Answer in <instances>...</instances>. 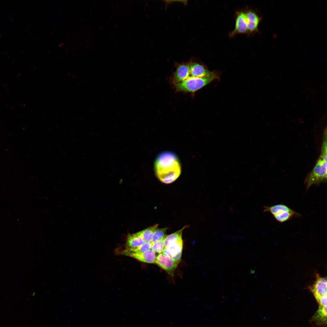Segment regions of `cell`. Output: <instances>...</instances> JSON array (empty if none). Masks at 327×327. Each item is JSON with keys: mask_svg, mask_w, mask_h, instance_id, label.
Here are the masks:
<instances>
[{"mask_svg": "<svg viewBox=\"0 0 327 327\" xmlns=\"http://www.w3.org/2000/svg\"><path fill=\"white\" fill-rule=\"evenodd\" d=\"M154 169L157 178L162 183L168 184L174 182L180 175L181 164L175 153L166 151L159 153L156 158Z\"/></svg>", "mask_w": 327, "mask_h": 327, "instance_id": "1", "label": "cell"}, {"mask_svg": "<svg viewBox=\"0 0 327 327\" xmlns=\"http://www.w3.org/2000/svg\"><path fill=\"white\" fill-rule=\"evenodd\" d=\"M327 138L326 127L323 134L320 155L314 167L308 174L304 181L307 190L312 185L317 186L327 181Z\"/></svg>", "mask_w": 327, "mask_h": 327, "instance_id": "2", "label": "cell"}, {"mask_svg": "<svg viewBox=\"0 0 327 327\" xmlns=\"http://www.w3.org/2000/svg\"><path fill=\"white\" fill-rule=\"evenodd\" d=\"M217 78L216 74L213 72L211 75L207 77L201 78L189 77L181 82L173 84L177 91L193 93Z\"/></svg>", "mask_w": 327, "mask_h": 327, "instance_id": "3", "label": "cell"}, {"mask_svg": "<svg viewBox=\"0 0 327 327\" xmlns=\"http://www.w3.org/2000/svg\"><path fill=\"white\" fill-rule=\"evenodd\" d=\"M263 212H268L277 221L283 223L294 217H300L301 215L287 206L282 204L263 206Z\"/></svg>", "mask_w": 327, "mask_h": 327, "instance_id": "4", "label": "cell"}, {"mask_svg": "<svg viewBox=\"0 0 327 327\" xmlns=\"http://www.w3.org/2000/svg\"><path fill=\"white\" fill-rule=\"evenodd\" d=\"M179 263L170 256L162 253L156 257L155 264L172 276H173Z\"/></svg>", "mask_w": 327, "mask_h": 327, "instance_id": "5", "label": "cell"}, {"mask_svg": "<svg viewBox=\"0 0 327 327\" xmlns=\"http://www.w3.org/2000/svg\"><path fill=\"white\" fill-rule=\"evenodd\" d=\"M316 279L313 283L307 289L312 293L315 299L327 295V279L321 277L319 274H315Z\"/></svg>", "mask_w": 327, "mask_h": 327, "instance_id": "6", "label": "cell"}, {"mask_svg": "<svg viewBox=\"0 0 327 327\" xmlns=\"http://www.w3.org/2000/svg\"><path fill=\"white\" fill-rule=\"evenodd\" d=\"M247 22L245 11H238L235 15V28L229 34L230 38L239 34H247Z\"/></svg>", "mask_w": 327, "mask_h": 327, "instance_id": "7", "label": "cell"}, {"mask_svg": "<svg viewBox=\"0 0 327 327\" xmlns=\"http://www.w3.org/2000/svg\"><path fill=\"white\" fill-rule=\"evenodd\" d=\"M121 253L122 255L133 258L143 262L155 263V253L151 249L143 252H131L124 249L121 251Z\"/></svg>", "mask_w": 327, "mask_h": 327, "instance_id": "8", "label": "cell"}, {"mask_svg": "<svg viewBox=\"0 0 327 327\" xmlns=\"http://www.w3.org/2000/svg\"><path fill=\"white\" fill-rule=\"evenodd\" d=\"M183 244L182 239L177 241L165 248L162 253L170 256L179 263L181 259Z\"/></svg>", "mask_w": 327, "mask_h": 327, "instance_id": "9", "label": "cell"}, {"mask_svg": "<svg viewBox=\"0 0 327 327\" xmlns=\"http://www.w3.org/2000/svg\"><path fill=\"white\" fill-rule=\"evenodd\" d=\"M245 12L247 22V35H249L257 32L261 18L252 10H247Z\"/></svg>", "mask_w": 327, "mask_h": 327, "instance_id": "10", "label": "cell"}, {"mask_svg": "<svg viewBox=\"0 0 327 327\" xmlns=\"http://www.w3.org/2000/svg\"><path fill=\"white\" fill-rule=\"evenodd\" d=\"M190 60L181 63H177L173 73L172 81L173 84L181 82L190 77L189 66Z\"/></svg>", "mask_w": 327, "mask_h": 327, "instance_id": "11", "label": "cell"}, {"mask_svg": "<svg viewBox=\"0 0 327 327\" xmlns=\"http://www.w3.org/2000/svg\"><path fill=\"white\" fill-rule=\"evenodd\" d=\"M190 77L201 78L211 75L213 72L210 71L200 63L190 60L189 66Z\"/></svg>", "mask_w": 327, "mask_h": 327, "instance_id": "12", "label": "cell"}, {"mask_svg": "<svg viewBox=\"0 0 327 327\" xmlns=\"http://www.w3.org/2000/svg\"><path fill=\"white\" fill-rule=\"evenodd\" d=\"M310 322L314 327H325L327 325V306H319Z\"/></svg>", "mask_w": 327, "mask_h": 327, "instance_id": "13", "label": "cell"}, {"mask_svg": "<svg viewBox=\"0 0 327 327\" xmlns=\"http://www.w3.org/2000/svg\"><path fill=\"white\" fill-rule=\"evenodd\" d=\"M145 241L135 233L129 235L126 241V249L137 248L144 244Z\"/></svg>", "mask_w": 327, "mask_h": 327, "instance_id": "14", "label": "cell"}, {"mask_svg": "<svg viewBox=\"0 0 327 327\" xmlns=\"http://www.w3.org/2000/svg\"><path fill=\"white\" fill-rule=\"evenodd\" d=\"M187 227V226H185L175 233L166 235L164 240V248L170 244L182 239L183 230Z\"/></svg>", "mask_w": 327, "mask_h": 327, "instance_id": "15", "label": "cell"}, {"mask_svg": "<svg viewBox=\"0 0 327 327\" xmlns=\"http://www.w3.org/2000/svg\"><path fill=\"white\" fill-rule=\"evenodd\" d=\"M158 226V224H156L135 234L141 237L145 242H151L154 233Z\"/></svg>", "mask_w": 327, "mask_h": 327, "instance_id": "16", "label": "cell"}, {"mask_svg": "<svg viewBox=\"0 0 327 327\" xmlns=\"http://www.w3.org/2000/svg\"><path fill=\"white\" fill-rule=\"evenodd\" d=\"M167 229V228L157 229L154 233L151 243H154L163 238L166 235Z\"/></svg>", "mask_w": 327, "mask_h": 327, "instance_id": "17", "label": "cell"}, {"mask_svg": "<svg viewBox=\"0 0 327 327\" xmlns=\"http://www.w3.org/2000/svg\"><path fill=\"white\" fill-rule=\"evenodd\" d=\"M151 242H145L140 246L134 248L125 249L127 251L133 252H143L151 249Z\"/></svg>", "mask_w": 327, "mask_h": 327, "instance_id": "18", "label": "cell"}, {"mask_svg": "<svg viewBox=\"0 0 327 327\" xmlns=\"http://www.w3.org/2000/svg\"><path fill=\"white\" fill-rule=\"evenodd\" d=\"M166 235L159 240L152 244L151 249L155 253H160L164 250V240Z\"/></svg>", "mask_w": 327, "mask_h": 327, "instance_id": "19", "label": "cell"}, {"mask_svg": "<svg viewBox=\"0 0 327 327\" xmlns=\"http://www.w3.org/2000/svg\"><path fill=\"white\" fill-rule=\"evenodd\" d=\"M319 306H327V295L316 299Z\"/></svg>", "mask_w": 327, "mask_h": 327, "instance_id": "20", "label": "cell"}]
</instances>
